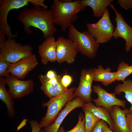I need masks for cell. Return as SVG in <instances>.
Instances as JSON below:
<instances>
[{"label":"cell","instance_id":"obj_1","mask_svg":"<svg viewBox=\"0 0 132 132\" xmlns=\"http://www.w3.org/2000/svg\"><path fill=\"white\" fill-rule=\"evenodd\" d=\"M16 18L23 24L24 31L27 34L33 33L30 28L31 26L41 30L45 40L54 37L57 31L54 25L53 11L50 9L40 6L33 8H25L18 13Z\"/></svg>","mask_w":132,"mask_h":132},{"label":"cell","instance_id":"obj_2","mask_svg":"<svg viewBox=\"0 0 132 132\" xmlns=\"http://www.w3.org/2000/svg\"><path fill=\"white\" fill-rule=\"evenodd\" d=\"M86 7L81 0H54L50 6L53 11L55 23L64 31L77 19V13Z\"/></svg>","mask_w":132,"mask_h":132},{"label":"cell","instance_id":"obj_3","mask_svg":"<svg viewBox=\"0 0 132 132\" xmlns=\"http://www.w3.org/2000/svg\"><path fill=\"white\" fill-rule=\"evenodd\" d=\"M68 37L75 43L78 52L89 58L96 56L99 44L88 31L80 32L72 24L69 27Z\"/></svg>","mask_w":132,"mask_h":132},{"label":"cell","instance_id":"obj_4","mask_svg":"<svg viewBox=\"0 0 132 132\" xmlns=\"http://www.w3.org/2000/svg\"><path fill=\"white\" fill-rule=\"evenodd\" d=\"M75 89V87L71 88L60 95L42 103V106L47 107V109L45 115L39 123L41 128L53 123L62 109L74 98L73 94Z\"/></svg>","mask_w":132,"mask_h":132},{"label":"cell","instance_id":"obj_5","mask_svg":"<svg viewBox=\"0 0 132 132\" xmlns=\"http://www.w3.org/2000/svg\"><path fill=\"white\" fill-rule=\"evenodd\" d=\"M88 31L99 44L106 43L113 37L114 27L107 8L103 16L95 23H87Z\"/></svg>","mask_w":132,"mask_h":132},{"label":"cell","instance_id":"obj_6","mask_svg":"<svg viewBox=\"0 0 132 132\" xmlns=\"http://www.w3.org/2000/svg\"><path fill=\"white\" fill-rule=\"evenodd\" d=\"M33 50V48L31 45H22L16 42L14 38H8L0 47V53L11 63L16 62L32 55Z\"/></svg>","mask_w":132,"mask_h":132},{"label":"cell","instance_id":"obj_7","mask_svg":"<svg viewBox=\"0 0 132 132\" xmlns=\"http://www.w3.org/2000/svg\"><path fill=\"white\" fill-rule=\"evenodd\" d=\"M33 0H1L0 7V29L8 38H14L17 33L12 34L10 27L8 23L7 17L10 11L20 9L31 4Z\"/></svg>","mask_w":132,"mask_h":132},{"label":"cell","instance_id":"obj_8","mask_svg":"<svg viewBox=\"0 0 132 132\" xmlns=\"http://www.w3.org/2000/svg\"><path fill=\"white\" fill-rule=\"evenodd\" d=\"M5 78L6 84L8 87V92L13 99L20 98L33 91L34 85L32 79L23 80L10 74Z\"/></svg>","mask_w":132,"mask_h":132},{"label":"cell","instance_id":"obj_9","mask_svg":"<svg viewBox=\"0 0 132 132\" xmlns=\"http://www.w3.org/2000/svg\"><path fill=\"white\" fill-rule=\"evenodd\" d=\"M56 41V61L59 64L65 62L69 64L73 63L78 52L75 43L62 36L58 37Z\"/></svg>","mask_w":132,"mask_h":132},{"label":"cell","instance_id":"obj_10","mask_svg":"<svg viewBox=\"0 0 132 132\" xmlns=\"http://www.w3.org/2000/svg\"><path fill=\"white\" fill-rule=\"evenodd\" d=\"M92 91L98 96L97 98L92 100L96 106L104 108L110 112L112 111L113 107L114 106H121L124 109L126 108L125 101L117 98L114 92H108L100 85L93 86Z\"/></svg>","mask_w":132,"mask_h":132},{"label":"cell","instance_id":"obj_11","mask_svg":"<svg viewBox=\"0 0 132 132\" xmlns=\"http://www.w3.org/2000/svg\"><path fill=\"white\" fill-rule=\"evenodd\" d=\"M93 75V68L81 70L79 85L73 94L74 98L79 97L86 103L91 102Z\"/></svg>","mask_w":132,"mask_h":132},{"label":"cell","instance_id":"obj_12","mask_svg":"<svg viewBox=\"0 0 132 132\" xmlns=\"http://www.w3.org/2000/svg\"><path fill=\"white\" fill-rule=\"evenodd\" d=\"M110 6L114 10L116 15L114 21L116 25L113 37L116 39L119 37L123 39L125 42V50L128 52L132 47V28L126 22L121 14L118 12L112 4Z\"/></svg>","mask_w":132,"mask_h":132},{"label":"cell","instance_id":"obj_13","mask_svg":"<svg viewBox=\"0 0 132 132\" xmlns=\"http://www.w3.org/2000/svg\"><path fill=\"white\" fill-rule=\"evenodd\" d=\"M38 64L36 56L33 54L16 62L11 63L9 72L10 74L21 80L24 78Z\"/></svg>","mask_w":132,"mask_h":132},{"label":"cell","instance_id":"obj_14","mask_svg":"<svg viewBox=\"0 0 132 132\" xmlns=\"http://www.w3.org/2000/svg\"><path fill=\"white\" fill-rule=\"evenodd\" d=\"M39 78L41 84V89L50 99L57 96L66 90L61 82V77L57 75L55 77L48 79L45 75L40 74Z\"/></svg>","mask_w":132,"mask_h":132},{"label":"cell","instance_id":"obj_15","mask_svg":"<svg viewBox=\"0 0 132 132\" xmlns=\"http://www.w3.org/2000/svg\"><path fill=\"white\" fill-rule=\"evenodd\" d=\"M85 103L80 98L77 97L69 102L64 108L59 113L54 123L44 127L45 132H57L66 116L71 111L78 107H82Z\"/></svg>","mask_w":132,"mask_h":132},{"label":"cell","instance_id":"obj_16","mask_svg":"<svg viewBox=\"0 0 132 132\" xmlns=\"http://www.w3.org/2000/svg\"><path fill=\"white\" fill-rule=\"evenodd\" d=\"M38 53L41 62L46 65L49 62L56 60V44L54 37L45 40L38 47Z\"/></svg>","mask_w":132,"mask_h":132},{"label":"cell","instance_id":"obj_17","mask_svg":"<svg viewBox=\"0 0 132 132\" xmlns=\"http://www.w3.org/2000/svg\"><path fill=\"white\" fill-rule=\"evenodd\" d=\"M130 112L128 108L122 110L118 106L113 107L112 110L110 113L113 121L114 132H131L126 118V115Z\"/></svg>","mask_w":132,"mask_h":132},{"label":"cell","instance_id":"obj_18","mask_svg":"<svg viewBox=\"0 0 132 132\" xmlns=\"http://www.w3.org/2000/svg\"><path fill=\"white\" fill-rule=\"evenodd\" d=\"M93 80L100 82L105 86L116 81L117 72H112L110 67L104 69L102 65L98 66L97 68H93Z\"/></svg>","mask_w":132,"mask_h":132},{"label":"cell","instance_id":"obj_19","mask_svg":"<svg viewBox=\"0 0 132 132\" xmlns=\"http://www.w3.org/2000/svg\"><path fill=\"white\" fill-rule=\"evenodd\" d=\"M84 6L91 8L94 17H102L107 7L110 6L113 0H81Z\"/></svg>","mask_w":132,"mask_h":132},{"label":"cell","instance_id":"obj_20","mask_svg":"<svg viewBox=\"0 0 132 132\" xmlns=\"http://www.w3.org/2000/svg\"><path fill=\"white\" fill-rule=\"evenodd\" d=\"M5 78L0 77V99L5 104L7 114L11 118H13L15 115L13 98L6 90Z\"/></svg>","mask_w":132,"mask_h":132},{"label":"cell","instance_id":"obj_21","mask_svg":"<svg viewBox=\"0 0 132 132\" xmlns=\"http://www.w3.org/2000/svg\"><path fill=\"white\" fill-rule=\"evenodd\" d=\"M82 108L88 110L98 118L102 120L108 124L110 128L113 131V124L109 111L102 107H98L91 102L85 103Z\"/></svg>","mask_w":132,"mask_h":132},{"label":"cell","instance_id":"obj_22","mask_svg":"<svg viewBox=\"0 0 132 132\" xmlns=\"http://www.w3.org/2000/svg\"><path fill=\"white\" fill-rule=\"evenodd\" d=\"M114 93L116 95H119L121 92L125 93V97L131 104L129 109V111L132 113V80L128 79L123 82L122 84H119L115 87Z\"/></svg>","mask_w":132,"mask_h":132},{"label":"cell","instance_id":"obj_23","mask_svg":"<svg viewBox=\"0 0 132 132\" xmlns=\"http://www.w3.org/2000/svg\"><path fill=\"white\" fill-rule=\"evenodd\" d=\"M116 72V81L123 82L127 77L132 74V65L129 66L125 61L121 62L118 66Z\"/></svg>","mask_w":132,"mask_h":132},{"label":"cell","instance_id":"obj_24","mask_svg":"<svg viewBox=\"0 0 132 132\" xmlns=\"http://www.w3.org/2000/svg\"><path fill=\"white\" fill-rule=\"evenodd\" d=\"M83 110L85 118V132H90L95 124L101 119L88 110L83 108Z\"/></svg>","mask_w":132,"mask_h":132},{"label":"cell","instance_id":"obj_25","mask_svg":"<svg viewBox=\"0 0 132 132\" xmlns=\"http://www.w3.org/2000/svg\"><path fill=\"white\" fill-rule=\"evenodd\" d=\"M11 63L7 61L0 53V77H6L10 74L9 69Z\"/></svg>","mask_w":132,"mask_h":132},{"label":"cell","instance_id":"obj_26","mask_svg":"<svg viewBox=\"0 0 132 132\" xmlns=\"http://www.w3.org/2000/svg\"><path fill=\"white\" fill-rule=\"evenodd\" d=\"M78 121L76 126L71 130L65 131L64 129L63 132H85V116L80 113L78 116Z\"/></svg>","mask_w":132,"mask_h":132},{"label":"cell","instance_id":"obj_27","mask_svg":"<svg viewBox=\"0 0 132 132\" xmlns=\"http://www.w3.org/2000/svg\"><path fill=\"white\" fill-rule=\"evenodd\" d=\"M61 81L63 86L67 89V87L72 82L73 78L70 75L66 74L63 76Z\"/></svg>","mask_w":132,"mask_h":132},{"label":"cell","instance_id":"obj_28","mask_svg":"<svg viewBox=\"0 0 132 132\" xmlns=\"http://www.w3.org/2000/svg\"><path fill=\"white\" fill-rule=\"evenodd\" d=\"M117 2L122 8L125 10L132 8V0H119Z\"/></svg>","mask_w":132,"mask_h":132},{"label":"cell","instance_id":"obj_29","mask_svg":"<svg viewBox=\"0 0 132 132\" xmlns=\"http://www.w3.org/2000/svg\"><path fill=\"white\" fill-rule=\"evenodd\" d=\"M32 129V132H39L41 128L39 123L35 120H31L29 121Z\"/></svg>","mask_w":132,"mask_h":132},{"label":"cell","instance_id":"obj_30","mask_svg":"<svg viewBox=\"0 0 132 132\" xmlns=\"http://www.w3.org/2000/svg\"><path fill=\"white\" fill-rule=\"evenodd\" d=\"M104 121L99 120L94 126L90 132H102V127Z\"/></svg>","mask_w":132,"mask_h":132},{"label":"cell","instance_id":"obj_31","mask_svg":"<svg viewBox=\"0 0 132 132\" xmlns=\"http://www.w3.org/2000/svg\"><path fill=\"white\" fill-rule=\"evenodd\" d=\"M126 118L129 129L131 132H132V113L130 112L127 114Z\"/></svg>","mask_w":132,"mask_h":132},{"label":"cell","instance_id":"obj_32","mask_svg":"<svg viewBox=\"0 0 132 132\" xmlns=\"http://www.w3.org/2000/svg\"><path fill=\"white\" fill-rule=\"evenodd\" d=\"M4 33L2 31L0 30V47L6 41Z\"/></svg>","mask_w":132,"mask_h":132},{"label":"cell","instance_id":"obj_33","mask_svg":"<svg viewBox=\"0 0 132 132\" xmlns=\"http://www.w3.org/2000/svg\"><path fill=\"white\" fill-rule=\"evenodd\" d=\"M107 123L104 121L102 127V132H114L108 127Z\"/></svg>","mask_w":132,"mask_h":132},{"label":"cell","instance_id":"obj_34","mask_svg":"<svg viewBox=\"0 0 132 132\" xmlns=\"http://www.w3.org/2000/svg\"><path fill=\"white\" fill-rule=\"evenodd\" d=\"M48 79H51L56 77L57 75L54 71L50 70L47 71L45 75Z\"/></svg>","mask_w":132,"mask_h":132},{"label":"cell","instance_id":"obj_35","mask_svg":"<svg viewBox=\"0 0 132 132\" xmlns=\"http://www.w3.org/2000/svg\"><path fill=\"white\" fill-rule=\"evenodd\" d=\"M27 120V119H24L22 121L18 126L17 128V131L19 130L26 125Z\"/></svg>","mask_w":132,"mask_h":132},{"label":"cell","instance_id":"obj_36","mask_svg":"<svg viewBox=\"0 0 132 132\" xmlns=\"http://www.w3.org/2000/svg\"><path fill=\"white\" fill-rule=\"evenodd\" d=\"M63 127H61L59 128L57 132H63Z\"/></svg>","mask_w":132,"mask_h":132},{"label":"cell","instance_id":"obj_37","mask_svg":"<svg viewBox=\"0 0 132 132\" xmlns=\"http://www.w3.org/2000/svg\"><path fill=\"white\" fill-rule=\"evenodd\" d=\"M39 132H45L44 130H41Z\"/></svg>","mask_w":132,"mask_h":132},{"label":"cell","instance_id":"obj_38","mask_svg":"<svg viewBox=\"0 0 132 132\" xmlns=\"http://www.w3.org/2000/svg\"></svg>","mask_w":132,"mask_h":132}]
</instances>
